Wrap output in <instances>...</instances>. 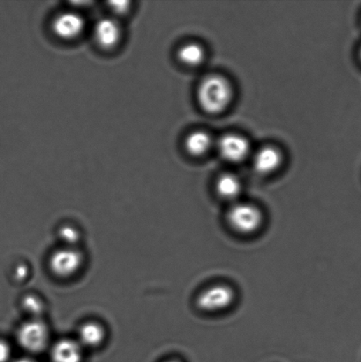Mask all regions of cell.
<instances>
[{
	"mask_svg": "<svg viewBox=\"0 0 361 362\" xmlns=\"http://www.w3.org/2000/svg\"><path fill=\"white\" fill-rule=\"evenodd\" d=\"M232 97V84L218 74L206 77L198 88V102L201 109L210 114L221 113L227 109Z\"/></svg>",
	"mask_w": 361,
	"mask_h": 362,
	"instance_id": "cell-1",
	"label": "cell"
},
{
	"mask_svg": "<svg viewBox=\"0 0 361 362\" xmlns=\"http://www.w3.org/2000/svg\"><path fill=\"white\" fill-rule=\"evenodd\" d=\"M226 221L232 231L238 235L252 236L261 231L264 225L265 216L258 206L237 202L229 209Z\"/></svg>",
	"mask_w": 361,
	"mask_h": 362,
	"instance_id": "cell-2",
	"label": "cell"
},
{
	"mask_svg": "<svg viewBox=\"0 0 361 362\" xmlns=\"http://www.w3.org/2000/svg\"><path fill=\"white\" fill-rule=\"evenodd\" d=\"M237 293L230 285L225 283L214 284L198 294L195 303L198 309L204 313L225 312L234 305Z\"/></svg>",
	"mask_w": 361,
	"mask_h": 362,
	"instance_id": "cell-3",
	"label": "cell"
},
{
	"mask_svg": "<svg viewBox=\"0 0 361 362\" xmlns=\"http://www.w3.org/2000/svg\"><path fill=\"white\" fill-rule=\"evenodd\" d=\"M20 346L29 353H40L49 341L48 328L41 321L32 320L22 324L17 333Z\"/></svg>",
	"mask_w": 361,
	"mask_h": 362,
	"instance_id": "cell-4",
	"label": "cell"
},
{
	"mask_svg": "<svg viewBox=\"0 0 361 362\" xmlns=\"http://www.w3.org/2000/svg\"><path fill=\"white\" fill-rule=\"evenodd\" d=\"M83 260L82 253L67 246L52 253L50 259V268L58 277H69L78 272Z\"/></svg>",
	"mask_w": 361,
	"mask_h": 362,
	"instance_id": "cell-5",
	"label": "cell"
},
{
	"mask_svg": "<svg viewBox=\"0 0 361 362\" xmlns=\"http://www.w3.org/2000/svg\"><path fill=\"white\" fill-rule=\"evenodd\" d=\"M218 148L219 154L226 161L239 163L248 158L250 152V144L242 135L227 134L219 139Z\"/></svg>",
	"mask_w": 361,
	"mask_h": 362,
	"instance_id": "cell-6",
	"label": "cell"
},
{
	"mask_svg": "<svg viewBox=\"0 0 361 362\" xmlns=\"http://www.w3.org/2000/svg\"><path fill=\"white\" fill-rule=\"evenodd\" d=\"M52 32L63 40H74L82 35L85 29V22L82 16L76 12H64L54 18Z\"/></svg>",
	"mask_w": 361,
	"mask_h": 362,
	"instance_id": "cell-7",
	"label": "cell"
},
{
	"mask_svg": "<svg viewBox=\"0 0 361 362\" xmlns=\"http://www.w3.org/2000/svg\"><path fill=\"white\" fill-rule=\"evenodd\" d=\"M122 36L120 23L113 18H104L97 22L94 28V37L97 45L104 50L116 48Z\"/></svg>",
	"mask_w": 361,
	"mask_h": 362,
	"instance_id": "cell-8",
	"label": "cell"
},
{
	"mask_svg": "<svg viewBox=\"0 0 361 362\" xmlns=\"http://www.w3.org/2000/svg\"><path fill=\"white\" fill-rule=\"evenodd\" d=\"M283 157L278 148L271 146L263 147L256 152L254 157L255 171L263 175L271 174L282 165Z\"/></svg>",
	"mask_w": 361,
	"mask_h": 362,
	"instance_id": "cell-9",
	"label": "cell"
},
{
	"mask_svg": "<svg viewBox=\"0 0 361 362\" xmlns=\"http://www.w3.org/2000/svg\"><path fill=\"white\" fill-rule=\"evenodd\" d=\"M50 357L52 362H82L83 348L76 340H59L54 344Z\"/></svg>",
	"mask_w": 361,
	"mask_h": 362,
	"instance_id": "cell-10",
	"label": "cell"
},
{
	"mask_svg": "<svg viewBox=\"0 0 361 362\" xmlns=\"http://www.w3.org/2000/svg\"><path fill=\"white\" fill-rule=\"evenodd\" d=\"M215 189L222 200L234 204L237 202L242 193V183L238 176L225 174L218 178Z\"/></svg>",
	"mask_w": 361,
	"mask_h": 362,
	"instance_id": "cell-11",
	"label": "cell"
},
{
	"mask_svg": "<svg viewBox=\"0 0 361 362\" xmlns=\"http://www.w3.org/2000/svg\"><path fill=\"white\" fill-rule=\"evenodd\" d=\"M212 138L204 131H194L185 138V147L189 154L201 157L208 153L212 146Z\"/></svg>",
	"mask_w": 361,
	"mask_h": 362,
	"instance_id": "cell-12",
	"label": "cell"
},
{
	"mask_svg": "<svg viewBox=\"0 0 361 362\" xmlns=\"http://www.w3.org/2000/svg\"><path fill=\"white\" fill-rule=\"evenodd\" d=\"M106 337V331L100 324L97 323H86L80 328L79 343L80 346L97 347L103 343Z\"/></svg>",
	"mask_w": 361,
	"mask_h": 362,
	"instance_id": "cell-13",
	"label": "cell"
},
{
	"mask_svg": "<svg viewBox=\"0 0 361 362\" xmlns=\"http://www.w3.org/2000/svg\"><path fill=\"white\" fill-rule=\"evenodd\" d=\"M178 57L185 65L190 67L201 65L205 59V50L199 43H185L178 50Z\"/></svg>",
	"mask_w": 361,
	"mask_h": 362,
	"instance_id": "cell-14",
	"label": "cell"
},
{
	"mask_svg": "<svg viewBox=\"0 0 361 362\" xmlns=\"http://www.w3.org/2000/svg\"><path fill=\"white\" fill-rule=\"evenodd\" d=\"M59 236L63 242L69 246V248H73L72 246L76 245L80 240L78 230L70 225H65L60 228Z\"/></svg>",
	"mask_w": 361,
	"mask_h": 362,
	"instance_id": "cell-15",
	"label": "cell"
},
{
	"mask_svg": "<svg viewBox=\"0 0 361 362\" xmlns=\"http://www.w3.org/2000/svg\"><path fill=\"white\" fill-rule=\"evenodd\" d=\"M23 307L27 312L31 314L34 316H38L43 313V304L42 300L36 296H27L23 300Z\"/></svg>",
	"mask_w": 361,
	"mask_h": 362,
	"instance_id": "cell-16",
	"label": "cell"
},
{
	"mask_svg": "<svg viewBox=\"0 0 361 362\" xmlns=\"http://www.w3.org/2000/svg\"><path fill=\"white\" fill-rule=\"evenodd\" d=\"M110 8L111 11L116 15H126L130 9V2L128 1H116L110 3Z\"/></svg>",
	"mask_w": 361,
	"mask_h": 362,
	"instance_id": "cell-17",
	"label": "cell"
},
{
	"mask_svg": "<svg viewBox=\"0 0 361 362\" xmlns=\"http://www.w3.org/2000/svg\"><path fill=\"white\" fill-rule=\"evenodd\" d=\"M11 357V347L8 342L0 340V362H8Z\"/></svg>",
	"mask_w": 361,
	"mask_h": 362,
	"instance_id": "cell-18",
	"label": "cell"
},
{
	"mask_svg": "<svg viewBox=\"0 0 361 362\" xmlns=\"http://www.w3.org/2000/svg\"><path fill=\"white\" fill-rule=\"evenodd\" d=\"M27 272H28V270H27L26 267L20 266L16 270V276L22 279L23 277H26Z\"/></svg>",
	"mask_w": 361,
	"mask_h": 362,
	"instance_id": "cell-19",
	"label": "cell"
},
{
	"mask_svg": "<svg viewBox=\"0 0 361 362\" xmlns=\"http://www.w3.org/2000/svg\"><path fill=\"white\" fill-rule=\"evenodd\" d=\"M15 362H36V361L32 360V358H22L17 360Z\"/></svg>",
	"mask_w": 361,
	"mask_h": 362,
	"instance_id": "cell-20",
	"label": "cell"
},
{
	"mask_svg": "<svg viewBox=\"0 0 361 362\" xmlns=\"http://www.w3.org/2000/svg\"><path fill=\"white\" fill-rule=\"evenodd\" d=\"M165 362H182V361H180V360H175V358H174V360H170V361H167Z\"/></svg>",
	"mask_w": 361,
	"mask_h": 362,
	"instance_id": "cell-21",
	"label": "cell"
},
{
	"mask_svg": "<svg viewBox=\"0 0 361 362\" xmlns=\"http://www.w3.org/2000/svg\"><path fill=\"white\" fill-rule=\"evenodd\" d=\"M360 59H361V50H360Z\"/></svg>",
	"mask_w": 361,
	"mask_h": 362,
	"instance_id": "cell-22",
	"label": "cell"
}]
</instances>
